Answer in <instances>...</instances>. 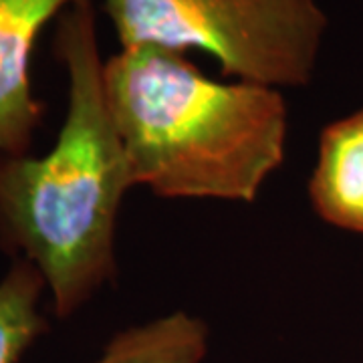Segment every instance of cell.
Returning <instances> with one entry per match:
<instances>
[{"label": "cell", "instance_id": "cell-1", "mask_svg": "<svg viewBox=\"0 0 363 363\" xmlns=\"http://www.w3.org/2000/svg\"><path fill=\"white\" fill-rule=\"evenodd\" d=\"M57 55L65 119L49 154L0 152V245L39 269L55 315L69 317L116 279L117 214L135 182L105 99L93 2L61 16Z\"/></svg>", "mask_w": 363, "mask_h": 363}, {"label": "cell", "instance_id": "cell-2", "mask_svg": "<svg viewBox=\"0 0 363 363\" xmlns=\"http://www.w3.org/2000/svg\"><path fill=\"white\" fill-rule=\"evenodd\" d=\"M104 85L135 186L162 198L255 202L285 160L289 116L274 87L214 81L157 47L109 57Z\"/></svg>", "mask_w": 363, "mask_h": 363}, {"label": "cell", "instance_id": "cell-3", "mask_svg": "<svg viewBox=\"0 0 363 363\" xmlns=\"http://www.w3.org/2000/svg\"><path fill=\"white\" fill-rule=\"evenodd\" d=\"M121 49L214 57L224 75L267 87L313 81L327 30L319 0H104Z\"/></svg>", "mask_w": 363, "mask_h": 363}, {"label": "cell", "instance_id": "cell-4", "mask_svg": "<svg viewBox=\"0 0 363 363\" xmlns=\"http://www.w3.org/2000/svg\"><path fill=\"white\" fill-rule=\"evenodd\" d=\"M93 0H0V152L25 156L43 119L30 87V57L57 14Z\"/></svg>", "mask_w": 363, "mask_h": 363}, {"label": "cell", "instance_id": "cell-5", "mask_svg": "<svg viewBox=\"0 0 363 363\" xmlns=\"http://www.w3.org/2000/svg\"><path fill=\"white\" fill-rule=\"evenodd\" d=\"M309 200L323 222L363 234V109L321 131Z\"/></svg>", "mask_w": 363, "mask_h": 363}, {"label": "cell", "instance_id": "cell-6", "mask_svg": "<svg viewBox=\"0 0 363 363\" xmlns=\"http://www.w3.org/2000/svg\"><path fill=\"white\" fill-rule=\"evenodd\" d=\"M208 335V325L200 317L174 311L119 331L89 363H202Z\"/></svg>", "mask_w": 363, "mask_h": 363}, {"label": "cell", "instance_id": "cell-7", "mask_svg": "<svg viewBox=\"0 0 363 363\" xmlns=\"http://www.w3.org/2000/svg\"><path fill=\"white\" fill-rule=\"evenodd\" d=\"M47 289L39 269L26 259H14L0 279V363H18L26 350L49 329L40 313Z\"/></svg>", "mask_w": 363, "mask_h": 363}]
</instances>
